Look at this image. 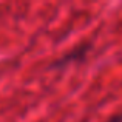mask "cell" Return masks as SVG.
Listing matches in <instances>:
<instances>
[{
  "mask_svg": "<svg viewBox=\"0 0 122 122\" xmlns=\"http://www.w3.org/2000/svg\"><path fill=\"white\" fill-rule=\"evenodd\" d=\"M107 122H122V113H119V114H114L113 117H110Z\"/></svg>",
  "mask_w": 122,
  "mask_h": 122,
  "instance_id": "cell-2",
  "label": "cell"
},
{
  "mask_svg": "<svg viewBox=\"0 0 122 122\" xmlns=\"http://www.w3.org/2000/svg\"><path fill=\"white\" fill-rule=\"evenodd\" d=\"M86 48H88V45H82V46H79L77 50H74L73 53H70L68 56L62 57V59H59L56 63H53V68H60V66L66 65L68 62H71V60H74V59H81L83 54L86 53Z\"/></svg>",
  "mask_w": 122,
  "mask_h": 122,
  "instance_id": "cell-1",
  "label": "cell"
}]
</instances>
